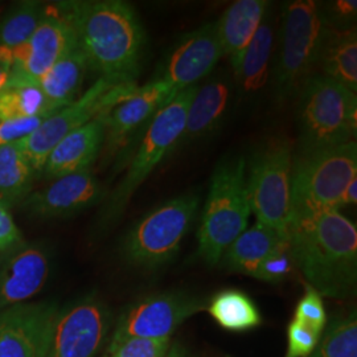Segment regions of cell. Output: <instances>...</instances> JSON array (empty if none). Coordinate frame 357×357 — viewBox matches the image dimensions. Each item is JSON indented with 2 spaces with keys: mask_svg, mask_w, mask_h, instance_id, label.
Instances as JSON below:
<instances>
[{
  "mask_svg": "<svg viewBox=\"0 0 357 357\" xmlns=\"http://www.w3.org/2000/svg\"><path fill=\"white\" fill-rule=\"evenodd\" d=\"M54 8L73 26L88 66L113 86L137 85L146 35L134 7L122 0H69Z\"/></svg>",
  "mask_w": 357,
  "mask_h": 357,
  "instance_id": "obj_1",
  "label": "cell"
},
{
  "mask_svg": "<svg viewBox=\"0 0 357 357\" xmlns=\"http://www.w3.org/2000/svg\"><path fill=\"white\" fill-rule=\"evenodd\" d=\"M289 243L295 266L321 296L348 299L356 293V225L339 209L294 217Z\"/></svg>",
  "mask_w": 357,
  "mask_h": 357,
  "instance_id": "obj_2",
  "label": "cell"
},
{
  "mask_svg": "<svg viewBox=\"0 0 357 357\" xmlns=\"http://www.w3.org/2000/svg\"><path fill=\"white\" fill-rule=\"evenodd\" d=\"M197 88L199 85H193L181 90L143 128L125 176L103 200L100 215L103 225H109L122 216L134 193L141 188L156 167L176 151L185 125L187 112Z\"/></svg>",
  "mask_w": 357,
  "mask_h": 357,
  "instance_id": "obj_3",
  "label": "cell"
},
{
  "mask_svg": "<svg viewBox=\"0 0 357 357\" xmlns=\"http://www.w3.org/2000/svg\"><path fill=\"white\" fill-rule=\"evenodd\" d=\"M252 209L246 188V160L234 156L217 166L197 230V257L217 265L231 243L248 229Z\"/></svg>",
  "mask_w": 357,
  "mask_h": 357,
  "instance_id": "obj_4",
  "label": "cell"
},
{
  "mask_svg": "<svg viewBox=\"0 0 357 357\" xmlns=\"http://www.w3.org/2000/svg\"><path fill=\"white\" fill-rule=\"evenodd\" d=\"M355 178V141L298 151L291 168V218L339 209L347 185Z\"/></svg>",
  "mask_w": 357,
  "mask_h": 357,
  "instance_id": "obj_5",
  "label": "cell"
},
{
  "mask_svg": "<svg viewBox=\"0 0 357 357\" xmlns=\"http://www.w3.org/2000/svg\"><path fill=\"white\" fill-rule=\"evenodd\" d=\"M299 151H312L354 141L356 93L330 77L311 76L298 91Z\"/></svg>",
  "mask_w": 357,
  "mask_h": 357,
  "instance_id": "obj_6",
  "label": "cell"
},
{
  "mask_svg": "<svg viewBox=\"0 0 357 357\" xmlns=\"http://www.w3.org/2000/svg\"><path fill=\"white\" fill-rule=\"evenodd\" d=\"M281 50L274 69V96L284 101L295 94L318 66L327 28L324 13L314 0H295L283 6Z\"/></svg>",
  "mask_w": 357,
  "mask_h": 357,
  "instance_id": "obj_7",
  "label": "cell"
},
{
  "mask_svg": "<svg viewBox=\"0 0 357 357\" xmlns=\"http://www.w3.org/2000/svg\"><path fill=\"white\" fill-rule=\"evenodd\" d=\"M199 205L197 193H184L142 217L123 240L122 252L128 264L146 270L169 264L191 230Z\"/></svg>",
  "mask_w": 357,
  "mask_h": 357,
  "instance_id": "obj_8",
  "label": "cell"
},
{
  "mask_svg": "<svg viewBox=\"0 0 357 357\" xmlns=\"http://www.w3.org/2000/svg\"><path fill=\"white\" fill-rule=\"evenodd\" d=\"M293 143L287 138H273L252 156L248 197L257 221L287 236L291 222V168Z\"/></svg>",
  "mask_w": 357,
  "mask_h": 357,
  "instance_id": "obj_9",
  "label": "cell"
},
{
  "mask_svg": "<svg viewBox=\"0 0 357 357\" xmlns=\"http://www.w3.org/2000/svg\"><path fill=\"white\" fill-rule=\"evenodd\" d=\"M137 88V85L113 86L98 78L77 101L50 115L33 134L20 142L38 178L52 150L66 135L85 126L94 118L113 110L116 105L128 100Z\"/></svg>",
  "mask_w": 357,
  "mask_h": 357,
  "instance_id": "obj_10",
  "label": "cell"
},
{
  "mask_svg": "<svg viewBox=\"0 0 357 357\" xmlns=\"http://www.w3.org/2000/svg\"><path fill=\"white\" fill-rule=\"evenodd\" d=\"M203 299L185 293L143 295L122 312L109 349L128 339H166L185 320L205 310Z\"/></svg>",
  "mask_w": 357,
  "mask_h": 357,
  "instance_id": "obj_11",
  "label": "cell"
},
{
  "mask_svg": "<svg viewBox=\"0 0 357 357\" xmlns=\"http://www.w3.org/2000/svg\"><path fill=\"white\" fill-rule=\"evenodd\" d=\"M112 314L94 295L59 310L45 357H94L109 333Z\"/></svg>",
  "mask_w": 357,
  "mask_h": 357,
  "instance_id": "obj_12",
  "label": "cell"
},
{
  "mask_svg": "<svg viewBox=\"0 0 357 357\" xmlns=\"http://www.w3.org/2000/svg\"><path fill=\"white\" fill-rule=\"evenodd\" d=\"M59 306L22 303L0 310V357H45Z\"/></svg>",
  "mask_w": 357,
  "mask_h": 357,
  "instance_id": "obj_13",
  "label": "cell"
},
{
  "mask_svg": "<svg viewBox=\"0 0 357 357\" xmlns=\"http://www.w3.org/2000/svg\"><path fill=\"white\" fill-rule=\"evenodd\" d=\"M105 188L91 169L52 180L51 184L32 191L19 208L40 218L75 216L105 200Z\"/></svg>",
  "mask_w": 357,
  "mask_h": 357,
  "instance_id": "obj_14",
  "label": "cell"
},
{
  "mask_svg": "<svg viewBox=\"0 0 357 357\" xmlns=\"http://www.w3.org/2000/svg\"><path fill=\"white\" fill-rule=\"evenodd\" d=\"M178 93L162 78H155L116 105L106 115L105 149L113 155L128 143L134 134L144 128L155 115L171 102Z\"/></svg>",
  "mask_w": 357,
  "mask_h": 357,
  "instance_id": "obj_15",
  "label": "cell"
},
{
  "mask_svg": "<svg viewBox=\"0 0 357 357\" xmlns=\"http://www.w3.org/2000/svg\"><path fill=\"white\" fill-rule=\"evenodd\" d=\"M222 56L216 23L205 24L183 36L167 57L159 78L180 93L208 76Z\"/></svg>",
  "mask_w": 357,
  "mask_h": 357,
  "instance_id": "obj_16",
  "label": "cell"
},
{
  "mask_svg": "<svg viewBox=\"0 0 357 357\" xmlns=\"http://www.w3.org/2000/svg\"><path fill=\"white\" fill-rule=\"evenodd\" d=\"M77 45L73 26L54 7H48L38 29L13 52V72L40 81L64 54Z\"/></svg>",
  "mask_w": 357,
  "mask_h": 357,
  "instance_id": "obj_17",
  "label": "cell"
},
{
  "mask_svg": "<svg viewBox=\"0 0 357 357\" xmlns=\"http://www.w3.org/2000/svg\"><path fill=\"white\" fill-rule=\"evenodd\" d=\"M50 255L43 245L26 243L0 261V310L22 305L44 287Z\"/></svg>",
  "mask_w": 357,
  "mask_h": 357,
  "instance_id": "obj_18",
  "label": "cell"
},
{
  "mask_svg": "<svg viewBox=\"0 0 357 357\" xmlns=\"http://www.w3.org/2000/svg\"><path fill=\"white\" fill-rule=\"evenodd\" d=\"M106 115L101 114L66 135L50 153L41 176L48 180L91 169L101 153L106 132Z\"/></svg>",
  "mask_w": 357,
  "mask_h": 357,
  "instance_id": "obj_19",
  "label": "cell"
},
{
  "mask_svg": "<svg viewBox=\"0 0 357 357\" xmlns=\"http://www.w3.org/2000/svg\"><path fill=\"white\" fill-rule=\"evenodd\" d=\"M266 0H237L216 23L224 56H228L234 76L238 75L243 54L266 16Z\"/></svg>",
  "mask_w": 357,
  "mask_h": 357,
  "instance_id": "obj_20",
  "label": "cell"
},
{
  "mask_svg": "<svg viewBox=\"0 0 357 357\" xmlns=\"http://www.w3.org/2000/svg\"><path fill=\"white\" fill-rule=\"evenodd\" d=\"M229 98V84L224 79H212L199 86L188 107L178 149L212 134L225 116Z\"/></svg>",
  "mask_w": 357,
  "mask_h": 357,
  "instance_id": "obj_21",
  "label": "cell"
},
{
  "mask_svg": "<svg viewBox=\"0 0 357 357\" xmlns=\"http://www.w3.org/2000/svg\"><path fill=\"white\" fill-rule=\"evenodd\" d=\"M318 66L323 76L330 77L347 89L357 93L356 29L352 26H332L327 22Z\"/></svg>",
  "mask_w": 357,
  "mask_h": 357,
  "instance_id": "obj_22",
  "label": "cell"
},
{
  "mask_svg": "<svg viewBox=\"0 0 357 357\" xmlns=\"http://www.w3.org/2000/svg\"><path fill=\"white\" fill-rule=\"evenodd\" d=\"M286 240L289 237L257 221L231 243L220 262L229 271L253 277L259 264Z\"/></svg>",
  "mask_w": 357,
  "mask_h": 357,
  "instance_id": "obj_23",
  "label": "cell"
},
{
  "mask_svg": "<svg viewBox=\"0 0 357 357\" xmlns=\"http://www.w3.org/2000/svg\"><path fill=\"white\" fill-rule=\"evenodd\" d=\"M88 68L86 57L77 44L38 81L53 109L59 110L79 98Z\"/></svg>",
  "mask_w": 357,
  "mask_h": 357,
  "instance_id": "obj_24",
  "label": "cell"
},
{
  "mask_svg": "<svg viewBox=\"0 0 357 357\" xmlns=\"http://www.w3.org/2000/svg\"><path fill=\"white\" fill-rule=\"evenodd\" d=\"M36 171L31 166L20 142L0 147V205L7 211L19 208L33 191Z\"/></svg>",
  "mask_w": 357,
  "mask_h": 357,
  "instance_id": "obj_25",
  "label": "cell"
},
{
  "mask_svg": "<svg viewBox=\"0 0 357 357\" xmlns=\"http://www.w3.org/2000/svg\"><path fill=\"white\" fill-rule=\"evenodd\" d=\"M54 112L56 109L48 102L38 81L11 70L4 88L0 90V121L32 118Z\"/></svg>",
  "mask_w": 357,
  "mask_h": 357,
  "instance_id": "obj_26",
  "label": "cell"
},
{
  "mask_svg": "<svg viewBox=\"0 0 357 357\" xmlns=\"http://www.w3.org/2000/svg\"><path fill=\"white\" fill-rule=\"evenodd\" d=\"M273 24L265 16L255 32V38L245 51L240 72L236 76L243 93L253 94L265 86L268 81V63L273 51Z\"/></svg>",
  "mask_w": 357,
  "mask_h": 357,
  "instance_id": "obj_27",
  "label": "cell"
},
{
  "mask_svg": "<svg viewBox=\"0 0 357 357\" xmlns=\"http://www.w3.org/2000/svg\"><path fill=\"white\" fill-rule=\"evenodd\" d=\"M206 310L218 326L228 331H248L262 321L258 307L241 290L230 289L217 293Z\"/></svg>",
  "mask_w": 357,
  "mask_h": 357,
  "instance_id": "obj_28",
  "label": "cell"
},
{
  "mask_svg": "<svg viewBox=\"0 0 357 357\" xmlns=\"http://www.w3.org/2000/svg\"><path fill=\"white\" fill-rule=\"evenodd\" d=\"M48 7L40 1H20L0 20V48H22L38 29Z\"/></svg>",
  "mask_w": 357,
  "mask_h": 357,
  "instance_id": "obj_29",
  "label": "cell"
},
{
  "mask_svg": "<svg viewBox=\"0 0 357 357\" xmlns=\"http://www.w3.org/2000/svg\"><path fill=\"white\" fill-rule=\"evenodd\" d=\"M310 357H357L356 311L332 320Z\"/></svg>",
  "mask_w": 357,
  "mask_h": 357,
  "instance_id": "obj_30",
  "label": "cell"
},
{
  "mask_svg": "<svg viewBox=\"0 0 357 357\" xmlns=\"http://www.w3.org/2000/svg\"><path fill=\"white\" fill-rule=\"evenodd\" d=\"M295 268L290 243L289 240H286L259 264L253 278L268 283H280L286 281L293 274Z\"/></svg>",
  "mask_w": 357,
  "mask_h": 357,
  "instance_id": "obj_31",
  "label": "cell"
},
{
  "mask_svg": "<svg viewBox=\"0 0 357 357\" xmlns=\"http://www.w3.org/2000/svg\"><path fill=\"white\" fill-rule=\"evenodd\" d=\"M294 319L319 332H323L327 324V312L323 303V296L307 283L305 294L295 308Z\"/></svg>",
  "mask_w": 357,
  "mask_h": 357,
  "instance_id": "obj_32",
  "label": "cell"
},
{
  "mask_svg": "<svg viewBox=\"0 0 357 357\" xmlns=\"http://www.w3.org/2000/svg\"><path fill=\"white\" fill-rule=\"evenodd\" d=\"M171 347L166 339H128L109 349V357H165Z\"/></svg>",
  "mask_w": 357,
  "mask_h": 357,
  "instance_id": "obj_33",
  "label": "cell"
},
{
  "mask_svg": "<svg viewBox=\"0 0 357 357\" xmlns=\"http://www.w3.org/2000/svg\"><path fill=\"white\" fill-rule=\"evenodd\" d=\"M321 332L293 319L287 327V352L284 357H310L319 343Z\"/></svg>",
  "mask_w": 357,
  "mask_h": 357,
  "instance_id": "obj_34",
  "label": "cell"
},
{
  "mask_svg": "<svg viewBox=\"0 0 357 357\" xmlns=\"http://www.w3.org/2000/svg\"><path fill=\"white\" fill-rule=\"evenodd\" d=\"M57 112V110H56ZM53 114V113H52ZM51 114L38 115L23 119L0 121V147L16 142L24 141L33 134L38 126Z\"/></svg>",
  "mask_w": 357,
  "mask_h": 357,
  "instance_id": "obj_35",
  "label": "cell"
},
{
  "mask_svg": "<svg viewBox=\"0 0 357 357\" xmlns=\"http://www.w3.org/2000/svg\"><path fill=\"white\" fill-rule=\"evenodd\" d=\"M26 243L10 211L0 205V261Z\"/></svg>",
  "mask_w": 357,
  "mask_h": 357,
  "instance_id": "obj_36",
  "label": "cell"
},
{
  "mask_svg": "<svg viewBox=\"0 0 357 357\" xmlns=\"http://www.w3.org/2000/svg\"><path fill=\"white\" fill-rule=\"evenodd\" d=\"M328 10H330V15H324V17L331 16L332 19L337 23L349 24L356 19L357 1L356 0H337L330 4Z\"/></svg>",
  "mask_w": 357,
  "mask_h": 357,
  "instance_id": "obj_37",
  "label": "cell"
},
{
  "mask_svg": "<svg viewBox=\"0 0 357 357\" xmlns=\"http://www.w3.org/2000/svg\"><path fill=\"white\" fill-rule=\"evenodd\" d=\"M13 64V52L8 51L6 48H0V90L4 88V85L10 77Z\"/></svg>",
  "mask_w": 357,
  "mask_h": 357,
  "instance_id": "obj_38",
  "label": "cell"
},
{
  "mask_svg": "<svg viewBox=\"0 0 357 357\" xmlns=\"http://www.w3.org/2000/svg\"><path fill=\"white\" fill-rule=\"evenodd\" d=\"M357 203V178H354L345 188L342 197V206L356 205Z\"/></svg>",
  "mask_w": 357,
  "mask_h": 357,
  "instance_id": "obj_39",
  "label": "cell"
},
{
  "mask_svg": "<svg viewBox=\"0 0 357 357\" xmlns=\"http://www.w3.org/2000/svg\"><path fill=\"white\" fill-rule=\"evenodd\" d=\"M165 357H191L190 356V354L187 352V349L183 347L181 344H178V343H175V344H171L169 347V349L167 351L166 356Z\"/></svg>",
  "mask_w": 357,
  "mask_h": 357,
  "instance_id": "obj_40",
  "label": "cell"
}]
</instances>
